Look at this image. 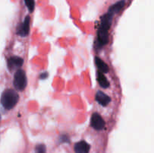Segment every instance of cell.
Instances as JSON below:
<instances>
[{"instance_id": "obj_3", "label": "cell", "mask_w": 154, "mask_h": 153, "mask_svg": "<svg viewBox=\"0 0 154 153\" xmlns=\"http://www.w3.org/2000/svg\"><path fill=\"white\" fill-rule=\"evenodd\" d=\"M90 124L94 129L97 130H102L105 126V122L103 119L101 115L98 112H94L91 116V121Z\"/></svg>"}, {"instance_id": "obj_10", "label": "cell", "mask_w": 154, "mask_h": 153, "mask_svg": "<svg viewBox=\"0 0 154 153\" xmlns=\"http://www.w3.org/2000/svg\"><path fill=\"white\" fill-rule=\"evenodd\" d=\"M97 80L99 82V85L101 86V87L104 88H106L108 87H109L110 83L108 82V80H107V78L105 77V76L104 75V74L102 72L98 70L97 71Z\"/></svg>"}, {"instance_id": "obj_9", "label": "cell", "mask_w": 154, "mask_h": 153, "mask_svg": "<svg viewBox=\"0 0 154 153\" xmlns=\"http://www.w3.org/2000/svg\"><path fill=\"white\" fill-rule=\"evenodd\" d=\"M124 6L125 0H120V1H118L117 2H116L115 4L110 6L109 8H108V12H111V13L114 14L119 13L123 8Z\"/></svg>"}, {"instance_id": "obj_8", "label": "cell", "mask_w": 154, "mask_h": 153, "mask_svg": "<svg viewBox=\"0 0 154 153\" xmlns=\"http://www.w3.org/2000/svg\"><path fill=\"white\" fill-rule=\"evenodd\" d=\"M95 63H96V67L98 68L99 71L102 72V73H108L109 71V68H108V64L103 60L101 59L99 57H95Z\"/></svg>"}, {"instance_id": "obj_2", "label": "cell", "mask_w": 154, "mask_h": 153, "mask_svg": "<svg viewBox=\"0 0 154 153\" xmlns=\"http://www.w3.org/2000/svg\"><path fill=\"white\" fill-rule=\"evenodd\" d=\"M27 85V77L25 71L22 69L16 70L14 76V86L17 90L23 91Z\"/></svg>"}, {"instance_id": "obj_5", "label": "cell", "mask_w": 154, "mask_h": 153, "mask_svg": "<svg viewBox=\"0 0 154 153\" xmlns=\"http://www.w3.org/2000/svg\"><path fill=\"white\" fill-rule=\"evenodd\" d=\"M8 68L10 70H19V68L23 64V59L20 57L18 56H12L8 59Z\"/></svg>"}, {"instance_id": "obj_7", "label": "cell", "mask_w": 154, "mask_h": 153, "mask_svg": "<svg viewBox=\"0 0 154 153\" xmlns=\"http://www.w3.org/2000/svg\"><path fill=\"white\" fill-rule=\"evenodd\" d=\"M90 149V146L84 140L76 142L75 145V153H89Z\"/></svg>"}, {"instance_id": "obj_11", "label": "cell", "mask_w": 154, "mask_h": 153, "mask_svg": "<svg viewBox=\"0 0 154 153\" xmlns=\"http://www.w3.org/2000/svg\"><path fill=\"white\" fill-rule=\"evenodd\" d=\"M26 5L28 8L29 11L32 12L35 8V0H24Z\"/></svg>"}, {"instance_id": "obj_1", "label": "cell", "mask_w": 154, "mask_h": 153, "mask_svg": "<svg viewBox=\"0 0 154 153\" xmlns=\"http://www.w3.org/2000/svg\"><path fill=\"white\" fill-rule=\"evenodd\" d=\"M19 100V95L14 89H6L3 92L1 97V104L6 110H11Z\"/></svg>"}, {"instance_id": "obj_6", "label": "cell", "mask_w": 154, "mask_h": 153, "mask_svg": "<svg viewBox=\"0 0 154 153\" xmlns=\"http://www.w3.org/2000/svg\"><path fill=\"white\" fill-rule=\"evenodd\" d=\"M96 100L100 105L106 106L111 102V98L102 91H98L96 94Z\"/></svg>"}, {"instance_id": "obj_4", "label": "cell", "mask_w": 154, "mask_h": 153, "mask_svg": "<svg viewBox=\"0 0 154 153\" xmlns=\"http://www.w3.org/2000/svg\"><path fill=\"white\" fill-rule=\"evenodd\" d=\"M29 23L30 17L29 16H26L22 23L17 26V34L21 37H25V36L28 35L29 33Z\"/></svg>"}, {"instance_id": "obj_12", "label": "cell", "mask_w": 154, "mask_h": 153, "mask_svg": "<svg viewBox=\"0 0 154 153\" xmlns=\"http://www.w3.org/2000/svg\"><path fill=\"white\" fill-rule=\"evenodd\" d=\"M46 147L44 144H38L35 146V153H45Z\"/></svg>"}, {"instance_id": "obj_13", "label": "cell", "mask_w": 154, "mask_h": 153, "mask_svg": "<svg viewBox=\"0 0 154 153\" xmlns=\"http://www.w3.org/2000/svg\"><path fill=\"white\" fill-rule=\"evenodd\" d=\"M48 74L47 72H45V73H42V74L40 75V78L41 79H45V78L48 77Z\"/></svg>"}]
</instances>
